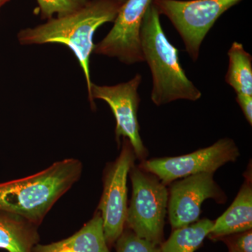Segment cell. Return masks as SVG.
<instances>
[{"label":"cell","instance_id":"18","mask_svg":"<svg viewBox=\"0 0 252 252\" xmlns=\"http://www.w3.org/2000/svg\"><path fill=\"white\" fill-rule=\"evenodd\" d=\"M220 240L224 242L229 252H252V230L227 235Z\"/></svg>","mask_w":252,"mask_h":252},{"label":"cell","instance_id":"2","mask_svg":"<svg viewBox=\"0 0 252 252\" xmlns=\"http://www.w3.org/2000/svg\"><path fill=\"white\" fill-rule=\"evenodd\" d=\"M82 170L80 160L67 158L34 175L0 183V210L39 226L55 203L80 179Z\"/></svg>","mask_w":252,"mask_h":252},{"label":"cell","instance_id":"10","mask_svg":"<svg viewBox=\"0 0 252 252\" xmlns=\"http://www.w3.org/2000/svg\"><path fill=\"white\" fill-rule=\"evenodd\" d=\"M170 185L167 212L173 230L197 221L206 199H214L219 203L226 200L225 193L214 180V173L210 172L189 176Z\"/></svg>","mask_w":252,"mask_h":252},{"label":"cell","instance_id":"14","mask_svg":"<svg viewBox=\"0 0 252 252\" xmlns=\"http://www.w3.org/2000/svg\"><path fill=\"white\" fill-rule=\"evenodd\" d=\"M229 64L225 74V82L237 94L252 96V57L243 44L234 42L228 52Z\"/></svg>","mask_w":252,"mask_h":252},{"label":"cell","instance_id":"15","mask_svg":"<svg viewBox=\"0 0 252 252\" xmlns=\"http://www.w3.org/2000/svg\"><path fill=\"white\" fill-rule=\"evenodd\" d=\"M214 221L204 219L173 230L166 241L160 245V252H194L208 236Z\"/></svg>","mask_w":252,"mask_h":252},{"label":"cell","instance_id":"16","mask_svg":"<svg viewBox=\"0 0 252 252\" xmlns=\"http://www.w3.org/2000/svg\"><path fill=\"white\" fill-rule=\"evenodd\" d=\"M89 0H36L42 19L54 18L55 14L63 16L81 9Z\"/></svg>","mask_w":252,"mask_h":252},{"label":"cell","instance_id":"19","mask_svg":"<svg viewBox=\"0 0 252 252\" xmlns=\"http://www.w3.org/2000/svg\"><path fill=\"white\" fill-rule=\"evenodd\" d=\"M236 102L243 111L249 124H252V96L237 94Z\"/></svg>","mask_w":252,"mask_h":252},{"label":"cell","instance_id":"11","mask_svg":"<svg viewBox=\"0 0 252 252\" xmlns=\"http://www.w3.org/2000/svg\"><path fill=\"white\" fill-rule=\"evenodd\" d=\"M245 180L233 203L215 221L209 238L220 240L227 235L242 233L252 228V169L245 172Z\"/></svg>","mask_w":252,"mask_h":252},{"label":"cell","instance_id":"4","mask_svg":"<svg viewBox=\"0 0 252 252\" xmlns=\"http://www.w3.org/2000/svg\"><path fill=\"white\" fill-rule=\"evenodd\" d=\"M132 198L127 207L126 227L137 236L160 246L163 241L168 190L153 174L134 165L129 172Z\"/></svg>","mask_w":252,"mask_h":252},{"label":"cell","instance_id":"20","mask_svg":"<svg viewBox=\"0 0 252 252\" xmlns=\"http://www.w3.org/2000/svg\"><path fill=\"white\" fill-rule=\"evenodd\" d=\"M9 1H10V0H0V9H1V6H4V5Z\"/></svg>","mask_w":252,"mask_h":252},{"label":"cell","instance_id":"17","mask_svg":"<svg viewBox=\"0 0 252 252\" xmlns=\"http://www.w3.org/2000/svg\"><path fill=\"white\" fill-rule=\"evenodd\" d=\"M116 244L117 252H160V246L137 236L125 228Z\"/></svg>","mask_w":252,"mask_h":252},{"label":"cell","instance_id":"9","mask_svg":"<svg viewBox=\"0 0 252 252\" xmlns=\"http://www.w3.org/2000/svg\"><path fill=\"white\" fill-rule=\"evenodd\" d=\"M153 0H126L108 34L94 44V53L116 58L126 64L144 62L140 31L144 15Z\"/></svg>","mask_w":252,"mask_h":252},{"label":"cell","instance_id":"12","mask_svg":"<svg viewBox=\"0 0 252 252\" xmlns=\"http://www.w3.org/2000/svg\"><path fill=\"white\" fill-rule=\"evenodd\" d=\"M32 252H110L100 212L97 210L93 218L72 236L47 245L36 244Z\"/></svg>","mask_w":252,"mask_h":252},{"label":"cell","instance_id":"8","mask_svg":"<svg viewBox=\"0 0 252 252\" xmlns=\"http://www.w3.org/2000/svg\"><path fill=\"white\" fill-rule=\"evenodd\" d=\"M239 156L240 152L234 141L224 138L187 155L144 160L140 167L166 186L189 176L203 172L215 173L227 162L235 161Z\"/></svg>","mask_w":252,"mask_h":252},{"label":"cell","instance_id":"1","mask_svg":"<svg viewBox=\"0 0 252 252\" xmlns=\"http://www.w3.org/2000/svg\"><path fill=\"white\" fill-rule=\"evenodd\" d=\"M126 0H89L72 14L47 20L46 23L18 32L21 45L59 44L72 51L82 69L90 94L92 81L90 58L94 53V32L100 26L114 22Z\"/></svg>","mask_w":252,"mask_h":252},{"label":"cell","instance_id":"13","mask_svg":"<svg viewBox=\"0 0 252 252\" xmlns=\"http://www.w3.org/2000/svg\"><path fill=\"white\" fill-rule=\"evenodd\" d=\"M37 228L20 215L0 210V249L8 252H32L40 239Z\"/></svg>","mask_w":252,"mask_h":252},{"label":"cell","instance_id":"3","mask_svg":"<svg viewBox=\"0 0 252 252\" xmlns=\"http://www.w3.org/2000/svg\"><path fill=\"white\" fill-rule=\"evenodd\" d=\"M140 41L144 62L152 72L151 99L156 105L179 99L197 101L201 97V92L186 75L179 59V50L167 39L160 14L153 4L144 15Z\"/></svg>","mask_w":252,"mask_h":252},{"label":"cell","instance_id":"6","mask_svg":"<svg viewBox=\"0 0 252 252\" xmlns=\"http://www.w3.org/2000/svg\"><path fill=\"white\" fill-rule=\"evenodd\" d=\"M136 158L130 141L123 138L122 151L115 161L106 167L103 192L97 211L103 221L104 236L109 248L113 246L126 228L127 210V175Z\"/></svg>","mask_w":252,"mask_h":252},{"label":"cell","instance_id":"7","mask_svg":"<svg viewBox=\"0 0 252 252\" xmlns=\"http://www.w3.org/2000/svg\"><path fill=\"white\" fill-rule=\"evenodd\" d=\"M142 76L137 74L125 83L114 86H99L92 83L90 94H88L91 108H95L94 99L107 102L116 119V140L120 145L121 137L130 141L136 158L144 160L148 152L144 147L140 135V125L137 118L140 97L139 86Z\"/></svg>","mask_w":252,"mask_h":252},{"label":"cell","instance_id":"5","mask_svg":"<svg viewBox=\"0 0 252 252\" xmlns=\"http://www.w3.org/2000/svg\"><path fill=\"white\" fill-rule=\"evenodd\" d=\"M243 0H153L160 15L167 16L185 43L193 62L200 46L218 18Z\"/></svg>","mask_w":252,"mask_h":252}]
</instances>
